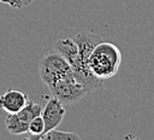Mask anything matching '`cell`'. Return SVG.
Masks as SVG:
<instances>
[{"mask_svg": "<svg viewBox=\"0 0 154 140\" xmlns=\"http://www.w3.org/2000/svg\"><path fill=\"white\" fill-rule=\"evenodd\" d=\"M120 63L122 52L119 47L107 41H100L88 57V68L90 72L102 81L113 77L118 72Z\"/></svg>", "mask_w": 154, "mask_h": 140, "instance_id": "obj_2", "label": "cell"}, {"mask_svg": "<svg viewBox=\"0 0 154 140\" xmlns=\"http://www.w3.org/2000/svg\"><path fill=\"white\" fill-rule=\"evenodd\" d=\"M64 116H65L64 104L54 97L48 99L41 112V117L45 123V133L57 128L64 119Z\"/></svg>", "mask_w": 154, "mask_h": 140, "instance_id": "obj_5", "label": "cell"}, {"mask_svg": "<svg viewBox=\"0 0 154 140\" xmlns=\"http://www.w3.org/2000/svg\"><path fill=\"white\" fill-rule=\"evenodd\" d=\"M47 87L52 97L57 98L63 104H75L88 94L83 84L76 80L73 72L59 78Z\"/></svg>", "mask_w": 154, "mask_h": 140, "instance_id": "obj_4", "label": "cell"}, {"mask_svg": "<svg viewBox=\"0 0 154 140\" xmlns=\"http://www.w3.org/2000/svg\"><path fill=\"white\" fill-rule=\"evenodd\" d=\"M6 128L11 134L20 135L24 133H28V122L23 121L18 113H8L6 117Z\"/></svg>", "mask_w": 154, "mask_h": 140, "instance_id": "obj_8", "label": "cell"}, {"mask_svg": "<svg viewBox=\"0 0 154 140\" xmlns=\"http://www.w3.org/2000/svg\"><path fill=\"white\" fill-rule=\"evenodd\" d=\"M42 109H43V107H42L40 104H36V103H34L32 100H28L26 104H25L17 113H18V116H19L23 121H25V122L29 123L32 118H35V117H37V116L41 115Z\"/></svg>", "mask_w": 154, "mask_h": 140, "instance_id": "obj_9", "label": "cell"}, {"mask_svg": "<svg viewBox=\"0 0 154 140\" xmlns=\"http://www.w3.org/2000/svg\"><path fill=\"white\" fill-rule=\"evenodd\" d=\"M73 39L78 45V54L75 62L71 64V69L76 80L83 84L87 93H91L95 89L102 88L103 81L96 78L88 68V57L91 49L100 41H102V39L99 35L87 33V31L77 33Z\"/></svg>", "mask_w": 154, "mask_h": 140, "instance_id": "obj_1", "label": "cell"}, {"mask_svg": "<svg viewBox=\"0 0 154 140\" xmlns=\"http://www.w3.org/2000/svg\"><path fill=\"white\" fill-rule=\"evenodd\" d=\"M40 77L46 86L58 81L59 78L72 72V69L67 60L54 48L47 52L38 63Z\"/></svg>", "mask_w": 154, "mask_h": 140, "instance_id": "obj_3", "label": "cell"}, {"mask_svg": "<svg viewBox=\"0 0 154 140\" xmlns=\"http://www.w3.org/2000/svg\"><path fill=\"white\" fill-rule=\"evenodd\" d=\"M54 49L57 52H59L67 60L70 66L75 62V59L78 54V45L75 41V39H71V37H65V39L58 40L54 43Z\"/></svg>", "mask_w": 154, "mask_h": 140, "instance_id": "obj_7", "label": "cell"}, {"mask_svg": "<svg viewBox=\"0 0 154 140\" xmlns=\"http://www.w3.org/2000/svg\"><path fill=\"white\" fill-rule=\"evenodd\" d=\"M78 139L79 135H77L76 133L60 132V130H55V128L36 138V140H78Z\"/></svg>", "mask_w": 154, "mask_h": 140, "instance_id": "obj_10", "label": "cell"}, {"mask_svg": "<svg viewBox=\"0 0 154 140\" xmlns=\"http://www.w3.org/2000/svg\"><path fill=\"white\" fill-rule=\"evenodd\" d=\"M1 4H5V5H8L13 8H22L29 4L32 2V0H0Z\"/></svg>", "mask_w": 154, "mask_h": 140, "instance_id": "obj_12", "label": "cell"}, {"mask_svg": "<svg viewBox=\"0 0 154 140\" xmlns=\"http://www.w3.org/2000/svg\"><path fill=\"white\" fill-rule=\"evenodd\" d=\"M28 133H30L29 136H26V139L29 140H36V138L38 135H42L45 133V123H43V119L40 116L32 118L29 124H28Z\"/></svg>", "mask_w": 154, "mask_h": 140, "instance_id": "obj_11", "label": "cell"}, {"mask_svg": "<svg viewBox=\"0 0 154 140\" xmlns=\"http://www.w3.org/2000/svg\"><path fill=\"white\" fill-rule=\"evenodd\" d=\"M29 100L28 94L19 89H7L0 95V110L7 113L18 112Z\"/></svg>", "mask_w": 154, "mask_h": 140, "instance_id": "obj_6", "label": "cell"}]
</instances>
